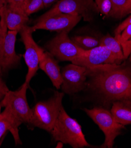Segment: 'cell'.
I'll return each mask as SVG.
<instances>
[{
  "label": "cell",
  "mask_w": 131,
  "mask_h": 148,
  "mask_svg": "<svg viewBox=\"0 0 131 148\" xmlns=\"http://www.w3.org/2000/svg\"><path fill=\"white\" fill-rule=\"evenodd\" d=\"M87 87L108 101L131 97V63L105 64L87 68Z\"/></svg>",
  "instance_id": "6da1fadb"
},
{
  "label": "cell",
  "mask_w": 131,
  "mask_h": 148,
  "mask_svg": "<svg viewBox=\"0 0 131 148\" xmlns=\"http://www.w3.org/2000/svg\"><path fill=\"white\" fill-rule=\"evenodd\" d=\"M39 68L45 72L57 89H60L63 82L61 70L54 57L50 52H44L39 63Z\"/></svg>",
  "instance_id": "5bb4252c"
},
{
  "label": "cell",
  "mask_w": 131,
  "mask_h": 148,
  "mask_svg": "<svg viewBox=\"0 0 131 148\" xmlns=\"http://www.w3.org/2000/svg\"><path fill=\"white\" fill-rule=\"evenodd\" d=\"M79 16L65 13H46L36 20L35 24L32 27L33 32L37 29H45L50 32L60 33L66 32L68 33L81 20Z\"/></svg>",
  "instance_id": "8992f818"
},
{
  "label": "cell",
  "mask_w": 131,
  "mask_h": 148,
  "mask_svg": "<svg viewBox=\"0 0 131 148\" xmlns=\"http://www.w3.org/2000/svg\"><path fill=\"white\" fill-rule=\"evenodd\" d=\"M84 110L104 133L105 139L101 147H113L115 139L121 134L125 126L116 122L111 112L104 108H93L91 109H84Z\"/></svg>",
  "instance_id": "277c9868"
},
{
  "label": "cell",
  "mask_w": 131,
  "mask_h": 148,
  "mask_svg": "<svg viewBox=\"0 0 131 148\" xmlns=\"http://www.w3.org/2000/svg\"><path fill=\"white\" fill-rule=\"evenodd\" d=\"M28 85L24 82L19 89L16 91L9 90L0 103L2 107L10 106L23 123L31 125L33 112L27 99Z\"/></svg>",
  "instance_id": "52a82bcc"
},
{
  "label": "cell",
  "mask_w": 131,
  "mask_h": 148,
  "mask_svg": "<svg viewBox=\"0 0 131 148\" xmlns=\"http://www.w3.org/2000/svg\"><path fill=\"white\" fill-rule=\"evenodd\" d=\"M115 37L121 44L123 55L127 58L131 53V25L124 29L121 34Z\"/></svg>",
  "instance_id": "ffe728a7"
},
{
  "label": "cell",
  "mask_w": 131,
  "mask_h": 148,
  "mask_svg": "<svg viewBox=\"0 0 131 148\" xmlns=\"http://www.w3.org/2000/svg\"><path fill=\"white\" fill-rule=\"evenodd\" d=\"M0 22H1V29H0V54H1L3 49L5 37L8 31L5 21L4 6L0 9Z\"/></svg>",
  "instance_id": "7402d4cb"
},
{
  "label": "cell",
  "mask_w": 131,
  "mask_h": 148,
  "mask_svg": "<svg viewBox=\"0 0 131 148\" xmlns=\"http://www.w3.org/2000/svg\"><path fill=\"white\" fill-rule=\"evenodd\" d=\"M45 8H47L51 5L57 1V0H43Z\"/></svg>",
  "instance_id": "4316f807"
},
{
  "label": "cell",
  "mask_w": 131,
  "mask_h": 148,
  "mask_svg": "<svg viewBox=\"0 0 131 148\" xmlns=\"http://www.w3.org/2000/svg\"><path fill=\"white\" fill-rule=\"evenodd\" d=\"M99 12L106 16L110 17L112 12V4L110 0H95Z\"/></svg>",
  "instance_id": "603a6c76"
},
{
  "label": "cell",
  "mask_w": 131,
  "mask_h": 148,
  "mask_svg": "<svg viewBox=\"0 0 131 148\" xmlns=\"http://www.w3.org/2000/svg\"><path fill=\"white\" fill-rule=\"evenodd\" d=\"M47 13H65L79 16L91 21L100 12L94 0H60Z\"/></svg>",
  "instance_id": "ba28073f"
},
{
  "label": "cell",
  "mask_w": 131,
  "mask_h": 148,
  "mask_svg": "<svg viewBox=\"0 0 131 148\" xmlns=\"http://www.w3.org/2000/svg\"><path fill=\"white\" fill-rule=\"evenodd\" d=\"M17 31L8 30L5 37L3 50L0 54V67L3 71H6L15 67L20 62L21 56L16 52Z\"/></svg>",
  "instance_id": "7c38bea8"
},
{
  "label": "cell",
  "mask_w": 131,
  "mask_h": 148,
  "mask_svg": "<svg viewBox=\"0 0 131 148\" xmlns=\"http://www.w3.org/2000/svg\"><path fill=\"white\" fill-rule=\"evenodd\" d=\"M112 4V17L121 18L131 13V0H110Z\"/></svg>",
  "instance_id": "ac0fdd59"
},
{
  "label": "cell",
  "mask_w": 131,
  "mask_h": 148,
  "mask_svg": "<svg viewBox=\"0 0 131 148\" xmlns=\"http://www.w3.org/2000/svg\"><path fill=\"white\" fill-rule=\"evenodd\" d=\"M50 133L56 141L68 144L74 148L90 146L81 126L67 113L63 106Z\"/></svg>",
  "instance_id": "7a4b0ae2"
},
{
  "label": "cell",
  "mask_w": 131,
  "mask_h": 148,
  "mask_svg": "<svg viewBox=\"0 0 131 148\" xmlns=\"http://www.w3.org/2000/svg\"><path fill=\"white\" fill-rule=\"evenodd\" d=\"M2 76V69L0 67V100L4 98L5 94L10 90Z\"/></svg>",
  "instance_id": "cb8c5ba5"
},
{
  "label": "cell",
  "mask_w": 131,
  "mask_h": 148,
  "mask_svg": "<svg viewBox=\"0 0 131 148\" xmlns=\"http://www.w3.org/2000/svg\"><path fill=\"white\" fill-rule=\"evenodd\" d=\"M130 25H131V15L122 23H121L119 26L115 29V36L121 34V33L124 30V29H125L128 26Z\"/></svg>",
  "instance_id": "d4e9b609"
},
{
  "label": "cell",
  "mask_w": 131,
  "mask_h": 148,
  "mask_svg": "<svg viewBox=\"0 0 131 148\" xmlns=\"http://www.w3.org/2000/svg\"><path fill=\"white\" fill-rule=\"evenodd\" d=\"M110 112L118 123L123 126L131 124V97L113 101Z\"/></svg>",
  "instance_id": "2e32d148"
},
{
  "label": "cell",
  "mask_w": 131,
  "mask_h": 148,
  "mask_svg": "<svg viewBox=\"0 0 131 148\" xmlns=\"http://www.w3.org/2000/svg\"><path fill=\"white\" fill-rule=\"evenodd\" d=\"M77 46L79 48L89 50L100 45V40L95 37L89 36H76L71 38Z\"/></svg>",
  "instance_id": "d6986e66"
},
{
  "label": "cell",
  "mask_w": 131,
  "mask_h": 148,
  "mask_svg": "<svg viewBox=\"0 0 131 148\" xmlns=\"http://www.w3.org/2000/svg\"><path fill=\"white\" fill-rule=\"evenodd\" d=\"M0 29H1V22H0Z\"/></svg>",
  "instance_id": "1f68e13d"
},
{
  "label": "cell",
  "mask_w": 131,
  "mask_h": 148,
  "mask_svg": "<svg viewBox=\"0 0 131 148\" xmlns=\"http://www.w3.org/2000/svg\"><path fill=\"white\" fill-rule=\"evenodd\" d=\"M45 8L43 0H25L23 9L25 14L30 16Z\"/></svg>",
  "instance_id": "44dd1931"
},
{
  "label": "cell",
  "mask_w": 131,
  "mask_h": 148,
  "mask_svg": "<svg viewBox=\"0 0 131 148\" xmlns=\"http://www.w3.org/2000/svg\"><path fill=\"white\" fill-rule=\"evenodd\" d=\"M1 103H0V114H1Z\"/></svg>",
  "instance_id": "4dcf8cb0"
},
{
  "label": "cell",
  "mask_w": 131,
  "mask_h": 148,
  "mask_svg": "<svg viewBox=\"0 0 131 148\" xmlns=\"http://www.w3.org/2000/svg\"><path fill=\"white\" fill-rule=\"evenodd\" d=\"M33 30L32 27L25 25L19 32L21 38L25 46L24 58L28 67L25 82L29 84L39 69V63L44 50L39 47L33 37Z\"/></svg>",
  "instance_id": "5b68a950"
},
{
  "label": "cell",
  "mask_w": 131,
  "mask_h": 148,
  "mask_svg": "<svg viewBox=\"0 0 131 148\" xmlns=\"http://www.w3.org/2000/svg\"><path fill=\"white\" fill-rule=\"evenodd\" d=\"M24 1L25 0H8L6 4H8L11 7L23 9Z\"/></svg>",
  "instance_id": "484cf974"
},
{
  "label": "cell",
  "mask_w": 131,
  "mask_h": 148,
  "mask_svg": "<svg viewBox=\"0 0 131 148\" xmlns=\"http://www.w3.org/2000/svg\"><path fill=\"white\" fill-rule=\"evenodd\" d=\"M100 45L107 47L118 58L120 62H122L125 58L123 50L119 42L115 37L110 36L109 34L102 38L100 40Z\"/></svg>",
  "instance_id": "e0dca14e"
},
{
  "label": "cell",
  "mask_w": 131,
  "mask_h": 148,
  "mask_svg": "<svg viewBox=\"0 0 131 148\" xmlns=\"http://www.w3.org/2000/svg\"><path fill=\"white\" fill-rule=\"evenodd\" d=\"M5 21L8 30L19 32L27 25L28 16L21 8L11 7L8 4L4 5Z\"/></svg>",
  "instance_id": "9a60e30c"
},
{
  "label": "cell",
  "mask_w": 131,
  "mask_h": 148,
  "mask_svg": "<svg viewBox=\"0 0 131 148\" xmlns=\"http://www.w3.org/2000/svg\"><path fill=\"white\" fill-rule=\"evenodd\" d=\"M71 62L86 68L105 64L122 63L107 47L101 45L89 50H83L82 54Z\"/></svg>",
  "instance_id": "8fae6325"
},
{
  "label": "cell",
  "mask_w": 131,
  "mask_h": 148,
  "mask_svg": "<svg viewBox=\"0 0 131 148\" xmlns=\"http://www.w3.org/2000/svg\"><path fill=\"white\" fill-rule=\"evenodd\" d=\"M3 1H4V4H6L7 3V1H8V0H3Z\"/></svg>",
  "instance_id": "f546056e"
},
{
  "label": "cell",
  "mask_w": 131,
  "mask_h": 148,
  "mask_svg": "<svg viewBox=\"0 0 131 148\" xmlns=\"http://www.w3.org/2000/svg\"><path fill=\"white\" fill-rule=\"evenodd\" d=\"M129 62H130V63H131V53H130V55H129Z\"/></svg>",
  "instance_id": "f1b7e54d"
},
{
  "label": "cell",
  "mask_w": 131,
  "mask_h": 148,
  "mask_svg": "<svg viewBox=\"0 0 131 148\" xmlns=\"http://www.w3.org/2000/svg\"><path fill=\"white\" fill-rule=\"evenodd\" d=\"M64 93L55 91L47 100L38 102L32 109L33 117L31 125L51 132L60 113Z\"/></svg>",
  "instance_id": "3957f363"
},
{
  "label": "cell",
  "mask_w": 131,
  "mask_h": 148,
  "mask_svg": "<svg viewBox=\"0 0 131 148\" xmlns=\"http://www.w3.org/2000/svg\"><path fill=\"white\" fill-rule=\"evenodd\" d=\"M49 52L60 61L71 62L80 56L83 50L79 48L69 37L68 33H59L46 46Z\"/></svg>",
  "instance_id": "9c48e42d"
},
{
  "label": "cell",
  "mask_w": 131,
  "mask_h": 148,
  "mask_svg": "<svg viewBox=\"0 0 131 148\" xmlns=\"http://www.w3.org/2000/svg\"><path fill=\"white\" fill-rule=\"evenodd\" d=\"M63 82L60 88L64 93L73 95L87 87V68L73 63L64 67L62 71Z\"/></svg>",
  "instance_id": "30bf717a"
},
{
  "label": "cell",
  "mask_w": 131,
  "mask_h": 148,
  "mask_svg": "<svg viewBox=\"0 0 131 148\" xmlns=\"http://www.w3.org/2000/svg\"><path fill=\"white\" fill-rule=\"evenodd\" d=\"M4 5H5V4H4V3L3 0H0V9H1Z\"/></svg>",
  "instance_id": "83f0119b"
},
{
  "label": "cell",
  "mask_w": 131,
  "mask_h": 148,
  "mask_svg": "<svg viewBox=\"0 0 131 148\" xmlns=\"http://www.w3.org/2000/svg\"><path fill=\"white\" fill-rule=\"evenodd\" d=\"M22 123L12 109L8 106H5L3 112L0 114V139L9 130L14 137L16 145H21L19 127Z\"/></svg>",
  "instance_id": "4fadbf2b"
}]
</instances>
